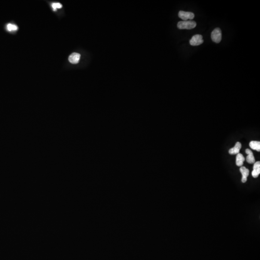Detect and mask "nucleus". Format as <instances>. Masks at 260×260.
Instances as JSON below:
<instances>
[{"label": "nucleus", "mask_w": 260, "mask_h": 260, "mask_svg": "<svg viewBox=\"0 0 260 260\" xmlns=\"http://www.w3.org/2000/svg\"><path fill=\"white\" fill-rule=\"evenodd\" d=\"M240 172L242 176L241 181L243 183H246L247 181V177H248L250 174L249 170L246 168L245 167L241 166L240 168Z\"/></svg>", "instance_id": "39448f33"}, {"label": "nucleus", "mask_w": 260, "mask_h": 260, "mask_svg": "<svg viewBox=\"0 0 260 260\" xmlns=\"http://www.w3.org/2000/svg\"><path fill=\"white\" fill-rule=\"evenodd\" d=\"M260 174V162H255L253 165V170L252 172V176L254 178H257Z\"/></svg>", "instance_id": "0eeeda50"}, {"label": "nucleus", "mask_w": 260, "mask_h": 260, "mask_svg": "<svg viewBox=\"0 0 260 260\" xmlns=\"http://www.w3.org/2000/svg\"><path fill=\"white\" fill-rule=\"evenodd\" d=\"M52 7L53 8L54 11L56 10L57 8H61L62 7V5L59 3H52Z\"/></svg>", "instance_id": "ddd939ff"}, {"label": "nucleus", "mask_w": 260, "mask_h": 260, "mask_svg": "<svg viewBox=\"0 0 260 260\" xmlns=\"http://www.w3.org/2000/svg\"><path fill=\"white\" fill-rule=\"evenodd\" d=\"M241 147H242V145L240 142H236L234 147L229 149V154L231 155L238 154L239 153V151L240 150Z\"/></svg>", "instance_id": "1a4fd4ad"}, {"label": "nucleus", "mask_w": 260, "mask_h": 260, "mask_svg": "<svg viewBox=\"0 0 260 260\" xmlns=\"http://www.w3.org/2000/svg\"><path fill=\"white\" fill-rule=\"evenodd\" d=\"M7 29L8 30L11 31L12 30H18V27L15 25L11 24H8L7 25Z\"/></svg>", "instance_id": "f8f14e48"}, {"label": "nucleus", "mask_w": 260, "mask_h": 260, "mask_svg": "<svg viewBox=\"0 0 260 260\" xmlns=\"http://www.w3.org/2000/svg\"><path fill=\"white\" fill-rule=\"evenodd\" d=\"M250 147L251 149L255 150L258 152L260 151V142L259 141H252L250 142L249 144Z\"/></svg>", "instance_id": "9b49d317"}, {"label": "nucleus", "mask_w": 260, "mask_h": 260, "mask_svg": "<svg viewBox=\"0 0 260 260\" xmlns=\"http://www.w3.org/2000/svg\"><path fill=\"white\" fill-rule=\"evenodd\" d=\"M244 161H245V158H244V156H243L242 154L240 153L238 154L236 157V165L238 166L241 167L243 164Z\"/></svg>", "instance_id": "9d476101"}, {"label": "nucleus", "mask_w": 260, "mask_h": 260, "mask_svg": "<svg viewBox=\"0 0 260 260\" xmlns=\"http://www.w3.org/2000/svg\"><path fill=\"white\" fill-rule=\"evenodd\" d=\"M204 41L201 35L196 34L193 36L189 41L190 44L192 46H198L203 43Z\"/></svg>", "instance_id": "20e7f679"}, {"label": "nucleus", "mask_w": 260, "mask_h": 260, "mask_svg": "<svg viewBox=\"0 0 260 260\" xmlns=\"http://www.w3.org/2000/svg\"><path fill=\"white\" fill-rule=\"evenodd\" d=\"M245 152L246 154H248V156L246 158V161H247V162L249 164L254 163L255 161V159L254 158L253 152L251 151V150H250V149H246Z\"/></svg>", "instance_id": "6e6552de"}, {"label": "nucleus", "mask_w": 260, "mask_h": 260, "mask_svg": "<svg viewBox=\"0 0 260 260\" xmlns=\"http://www.w3.org/2000/svg\"><path fill=\"white\" fill-rule=\"evenodd\" d=\"M196 26V22L192 20L179 21L177 24V27L180 30H191L195 28Z\"/></svg>", "instance_id": "f257e3e1"}, {"label": "nucleus", "mask_w": 260, "mask_h": 260, "mask_svg": "<svg viewBox=\"0 0 260 260\" xmlns=\"http://www.w3.org/2000/svg\"><path fill=\"white\" fill-rule=\"evenodd\" d=\"M80 54L77 53H73L70 55L68 57V60L72 64H76L78 63L80 59Z\"/></svg>", "instance_id": "423d86ee"}, {"label": "nucleus", "mask_w": 260, "mask_h": 260, "mask_svg": "<svg viewBox=\"0 0 260 260\" xmlns=\"http://www.w3.org/2000/svg\"><path fill=\"white\" fill-rule=\"evenodd\" d=\"M211 38L213 42L215 43H220L222 40V31L220 28H215L212 31Z\"/></svg>", "instance_id": "f03ea898"}, {"label": "nucleus", "mask_w": 260, "mask_h": 260, "mask_svg": "<svg viewBox=\"0 0 260 260\" xmlns=\"http://www.w3.org/2000/svg\"><path fill=\"white\" fill-rule=\"evenodd\" d=\"M178 16L180 18L183 20V21H187L188 20H193L195 17V15L192 12L180 11L179 12Z\"/></svg>", "instance_id": "7ed1b4c3"}]
</instances>
